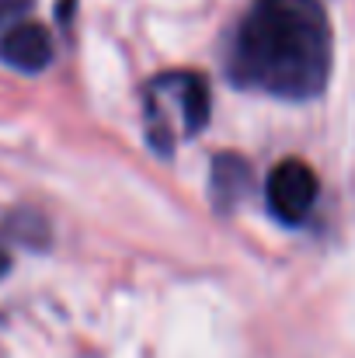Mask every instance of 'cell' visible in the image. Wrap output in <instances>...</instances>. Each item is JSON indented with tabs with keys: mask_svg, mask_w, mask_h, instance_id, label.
Segmentation results:
<instances>
[{
	"mask_svg": "<svg viewBox=\"0 0 355 358\" xmlns=\"http://www.w3.org/2000/svg\"><path fill=\"white\" fill-rule=\"evenodd\" d=\"M317 174L307 160L286 157L272 174H268V209L282 223H303L317 202Z\"/></svg>",
	"mask_w": 355,
	"mask_h": 358,
	"instance_id": "7a4b0ae2",
	"label": "cell"
},
{
	"mask_svg": "<svg viewBox=\"0 0 355 358\" xmlns=\"http://www.w3.org/2000/svg\"><path fill=\"white\" fill-rule=\"evenodd\" d=\"M32 7V0H0V24L21 21V14Z\"/></svg>",
	"mask_w": 355,
	"mask_h": 358,
	"instance_id": "8992f818",
	"label": "cell"
},
{
	"mask_svg": "<svg viewBox=\"0 0 355 358\" xmlns=\"http://www.w3.org/2000/svg\"><path fill=\"white\" fill-rule=\"evenodd\" d=\"M331 73V24L321 0H254L230 42V80L286 101L317 98Z\"/></svg>",
	"mask_w": 355,
	"mask_h": 358,
	"instance_id": "6da1fadb",
	"label": "cell"
},
{
	"mask_svg": "<svg viewBox=\"0 0 355 358\" xmlns=\"http://www.w3.org/2000/svg\"><path fill=\"white\" fill-rule=\"evenodd\" d=\"M0 59L11 66V70H21V73H39L49 66L53 59V38L42 24L35 21H14L4 28L0 35Z\"/></svg>",
	"mask_w": 355,
	"mask_h": 358,
	"instance_id": "3957f363",
	"label": "cell"
},
{
	"mask_svg": "<svg viewBox=\"0 0 355 358\" xmlns=\"http://www.w3.org/2000/svg\"><path fill=\"white\" fill-rule=\"evenodd\" d=\"M247 181H251V171L237 153L216 157V164H213V202L220 209H234V202L247 192Z\"/></svg>",
	"mask_w": 355,
	"mask_h": 358,
	"instance_id": "5b68a950",
	"label": "cell"
},
{
	"mask_svg": "<svg viewBox=\"0 0 355 358\" xmlns=\"http://www.w3.org/2000/svg\"><path fill=\"white\" fill-rule=\"evenodd\" d=\"M157 84L181 112V136H199L209 122V84L202 73H164Z\"/></svg>",
	"mask_w": 355,
	"mask_h": 358,
	"instance_id": "277c9868",
	"label": "cell"
},
{
	"mask_svg": "<svg viewBox=\"0 0 355 358\" xmlns=\"http://www.w3.org/2000/svg\"><path fill=\"white\" fill-rule=\"evenodd\" d=\"M7 264H11V261H7V254H4V250H0V278H4V275H7Z\"/></svg>",
	"mask_w": 355,
	"mask_h": 358,
	"instance_id": "52a82bcc",
	"label": "cell"
}]
</instances>
